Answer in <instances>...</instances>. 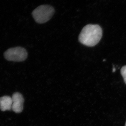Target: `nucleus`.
Returning a JSON list of instances; mask_svg holds the SVG:
<instances>
[{"label": "nucleus", "instance_id": "1", "mask_svg": "<svg viewBox=\"0 0 126 126\" xmlns=\"http://www.w3.org/2000/svg\"><path fill=\"white\" fill-rule=\"evenodd\" d=\"M102 36V30L98 25L88 24L83 27L79 34V42L88 47H93L99 42Z\"/></svg>", "mask_w": 126, "mask_h": 126}, {"label": "nucleus", "instance_id": "2", "mask_svg": "<svg viewBox=\"0 0 126 126\" xmlns=\"http://www.w3.org/2000/svg\"><path fill=\"white\" fill-rule=\"evenodd\" d=\"M54 8L49 5H42L33 11L32 15L36 23L44 24L49 20L54 14Z\"/></svg>", "mask_w": 126, "mask_h": 126}, {"label": "nucleus", "instance_id": "3", "mask_svg": "<svg viewBox=\"0 0 126 126\" xmlns=\"http://www.w3.org/2000/svg\"><path fill=\"white\" fill-rule=\"evenodd\" d=\"M4 55L5 59L8 61L21 62L27 59L28 54L24 48L17 47L7 49Z\"/></svg>", "mask_w": 126, "mask_h": 126}, {"label": "nucleus", "instance_id": "4", "mask_svg": "<svg viewBox=\"0 0 126 126\" xmlns=\"http://www.w3.org/2000/svg\"><path fill=\"white\" fill-rule=\"evenodd\" d=\"M12 110L16 113L21 112L23 109L24 99L22 94L19 93L13 94L12 97Z\"/></svg>", "mask_w": 126, "mask_h": 126}, {"label": "nucleus", "instance_id": "5", "mask_svg": "<svg viewBox=\"0 0 126 126\" xmlns=\"http://www.w3.org/2000/svg\"><path fill=\"white\" fill-rule=\"evenodd\" d=\"M12 98L9 96H4L0 98V109L2 111L12 109Z\"/></svg>", "mask_w": 126, "mask_h": 126}, {"label": "nucleus", "instance_id": "6", "mask_svg": "<svg viewBox=\"0 0 126 126\" xmlns=\"http://www.w3.org/2000/svg\"><path fill=\"white\" fill-rule=\"evenodd\" d=\"M121 74L123 77L124 82L126 84V65L123 66L121 69Z\"/></svg>", "mask_w": 126, "mask_h": 126}, {"label": "nucleus", "instance_id": "7", "mask_svg": "<svg viewBox=\"0 0 126 126\" xmlns=\"http://www.w3.org/2000/svg\"><path fill=\"white\" fill-rule=\"evenodd\" d=\"M125 126H126V124H125Z\"/></svg>", "mask_w": 126, "mask_h": 126}]
</instances>
